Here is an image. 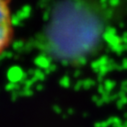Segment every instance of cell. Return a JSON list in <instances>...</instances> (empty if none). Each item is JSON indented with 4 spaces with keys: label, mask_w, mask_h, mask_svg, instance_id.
I'll return each mask as SVG.
<instances>
[{
    "label": "cell",
    "mask_w": 127,
    "mask_h": 127,
    "mask_svg": "<svg viewBox=\"0 0 127 127\" xmlns=\"http://www.w3.org/2000/svg\"><path fill=\"white\" fill-rule=\"evenodd\" d=\"M15 0H0V59L7 56L17 41Z\"/></svg>",
    "instance_id": "obj_1"
}]
</instances>
